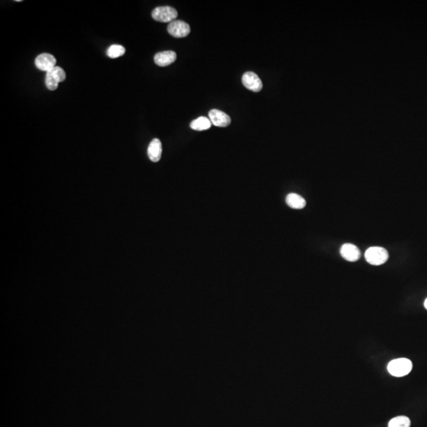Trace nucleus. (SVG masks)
<instances>
[{
    "instance_id": "8",
    "label": "nucleus",
    "mask_w": 427,
    "mask_h": 427,
    "mask_svg": "<svg viewBox=\"0 0 427 427\" xmlns=\"http://www.w3.org/2000/svg\"><path fill=\"white\" fill-rule=\"evenodd\" d=\"M340 254L350 262H355L360 258L361 253L357 246L352 244H344L340 249Z\"/></svg>"
},
{
    "instance_id": "16",
    "label": "nucleus",
    "mask_w": 427,
    "mask_h": 427,
    "mask_svg": "<svg viewBox=\"0 0 427 427\" xmlns=\"http://www.w3.org/2000/svg\"><path fill=\"white\" fill-rule=\"evenodd\" d=\"M45 85L50 90H55L58 88L59 82H57L49 73L47 72L45 76Z\"/></svg>"
},
{
    "instance_id": "14",
    "label": "nucleus",
    "mask_w": 427,
    "mask_h": 427,
    "mask_svg": "<svg viewBox=\"0 0 427 427\" xmlns=\"http://www.w3.org/2000/svg\"><path fill=\"white\" fill-rule=\"evenodd\" d=\"M124 53H125V47L119 44H112L107 50V55L112 59H116L118 57L122 56Z\"/></svg>"
},
{
    "instance_id": "10",
    "label": "nucleus",
    "mask_w": 427,
    "mask_h": 427,
    "mask_svg": "<svg viewBox=\"0 0 427 427\" xmlns=\"http://www.w3.org/2000/svg\"><path fill=\"white\" fill-rule=\"evenodd\" d=\"M149 158L153 162H158L161 158L162 154V146L161 141L158 139H154L150 142L147 150Z\"/></svg>"
},
{
    "instance_id": "5",
    "label": "nucleus",
    "mask_w": 427,
    "mask_h": 427,
    "mask_svg": "<svg viewBox=\"0 0 427 427\" xmlns=\"http://www.w3.org/2000/svg\"><path fill=\"white\" fill-rule=\"evenodd\" d=\"M242 83L247 89L253 92H260L263 87V83L257 74L252 71H248L242 76Z\"/></svg>"
},
{
    "instance_id": "17",
    "label": "nucleus",
    "mask_w": 427,
    "mask_h": 427,
    "mask_svg": "<svg viewBox=\"0 0 427 427\" xmlns=\"http://www.w3.org/2000/svg\"><path fill=\"white\" fill-rule=\"evenodd\" d=\"M424 306H425L426 309L427 310V298L426 299L425 302H424Z\"/></svg>"
},
{
    "instance_id": "6",
    "label": "nucleus",
    "mask_w": 427,
    "mask_h": 427,
    "mask_svg": "<svg viewBox=\"0 0 427 427\" xmlns=\"http://www.w3.org/2000/svg\"><path fill=\"white\" fill-rule=\"evenodd\" d=\"M56 59L49 53H43L38 55L35 59V65L39 70L48 72L55 66Z\"/></svg>"
},
{
    "instance_id": "15",
    "label": "nucleus",
    "mask_w": 427,
    "mask_h": 427,
    "mask_svg": "<svg viewBox=\"0 0 427 427\" xmlns=\"http://www.w3.org/2000/svg\"><path fill=\"white\" fill-rule=\"evenodd\" d=\"M50 74H51L55 80H56L57 82H63L65 79H66V73H65L64 70H63V68H61L60 66H55L52 70L48 71Z\"/></svg>"
},
{
    "instance_id": "9",
    "label": "nucleus",
    "mask_w": 427,
    "mask_h": 427,
    "mask_svg": "<svg viewBox=\"0 0 427 427\" xmlns=\"http://www.w3.org/2000/svg\"><path fill=\"white\" fill-rule=\"evenodd\" d=\"M154 63L159 66H166L174 63L177 54L173 51H161L154 55Z\"/></svg>"
},
{
    "instance_id": "13",
    "label": "nucleus",
    "mask_w": 427,
    "mask_h": 427,
    "mask_svg": "<svg viewBox=\"0 0 427 427\" xmlns=\"http://www.w3.org/2000/svg\"><path fill=\"white\" fill-rule=\"evenodd\" d=\"M411 420L407 416H397L390 420L388 427H410Z\"/></svg>"
},
{
    "instance_id": "2",
    "label": "nucleus",
    "mask_w": 427,
    "mask_h": 427,
    "mask_svg": "<svg viewBox=\"0 0 427 427\" xmlns=\"http://www.w3.org/2000/svg\"><path fill=\"white\" fill-rule=\"evenodd\" d=\"M365 258L369 264L372 265H382L389 259V253L382 247H371L366 251Z\"/></svg>"
},
{
    "instance_id": "12",
    "label": "nucleus",
    "mask_w": 427,
    "mask_h": 427,
    "mask_svg": "<svg viewBox=\"0 0 427 427\" xmlns=\"http://www.w3.org/2000/svg\"><path fill=\"white\" fill-rule=\"evenodd\" d=\"M212 125L211 120L205 116H200L191 122L190 127L195 131H204L210 128Z\"/></svg>"
},
{
    "instance_id": "7",
    "label": "nucleus",
    "mask_w": 427,
    "mask_h": 427,
    "mask_svg": "<svg viewBox=\"0 0 427 427\" xmlns=\"http://www.w3.org/2000/svg\"><path fill=\"white\" fill-rule=\"evenodd\" d=\"M209 119L211 120V123L217 127H227L231 123V119L230 116L226 112L218 109H211L208 114Z\"/></svg>"
},
{
    "instance_id": "11",
    "label": "nucleus",
    "mask_w": 427,
    "mask_h": 427,
    "mask_svg": "<svg viewBox=\"0 0 427 427\" xmlns=\"http://www.w3.org/2000/svg\"><path fill=\"white\" fill-rule=\"evenodd\" d=\"M286 202L287 205L293 209H302L306 205L305 199L296 193L289 194L286 198Z\"/></svg>"
},
{
    "instance_id": "1",
    "label": "nucleus",
    "mask_w": 427,
    "mask_h": 427,
    "mask_svg": "<svg viewBox=\"0 0 427 427\" xmlns=\"http://www.w3.org/2000/svg\"><path fill=\"white\" fill-rule=\"evenodd\" d=\"M412 367V361L401 358L391 361L388 365V371L392 376L401 378L410 374Z\"/></svg>"
},
{
    "instance_id": "3",
    "label": "nucleus",
    "mask_w": 427,
    "mask_h": 427,
    "mask_svg": "<svg viewBox=\"0 0 427 427\" xmlns=\"http://www.w3.org/2000/svg\"><path fill=\"white\" fill-rule=\"evenodd\" d=\"M177 9L169 6H158L152 11V17L159 22H172L177 18Z\"/></svg>"
},
{
    "instance_id": "4",
    "label": "nucleus",
    "mask_w": 427,
    "mask_h": 427,
    "mask_svg": "<svg viewBox=\"0 0 427 427\" xmlns=\"http://www.w3.org/2000/svg\"><path fill=\"white\" fill-rule=\"evenodd\" d=\"M168 32L171 36L180 38L188 36L191 31L189 25L185 21L175 20L169 23L167 28Z\"/></svg>"
}]
</instances>
